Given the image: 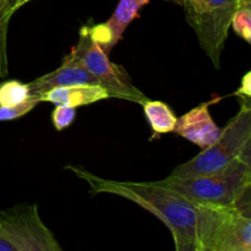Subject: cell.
<instances>
[{"label":"cell","instance_id":"obj_1","mask_svg":"<svg viewBox=\"0 0 251 251\" xmlns=\"http://www.w3.org/2000/svg\"><path fill=\"white\" fill-rule=\"evenodd\" d=\"M90 185L93 194L120 196L145 208L168 227L176 251H198V205L159 181H118L100 178L77 166H69Z\"/></svg>","mask_w":251,"mask_h":251},{"label":"cell","instance_id":"obj_2","mask_svg":"<svg viewBox=\"0 0 251 251\" xmlns=\"http://www.w3.org/2000/svg\"><path fill=\"white\" fill-rule=\"evenodd\" d=\"M162 183L196 205L235 207L251 212V156L237 159L220 172L189 178H168Z\"/></svg>","mask_w":251,"mask_h":251},{"label":"cell","instance_id":"obj_3","mask_svg":"<svg viewBox=\"0 0 251 251\" xmlns=\"http://www.w3.org/2000/svg\"><path fill=\"white\" fill-rule=\"evenodd\" d=\"M245 156H251V105L250 98H243L240 109L226 127L217 141L201 150L190 161L176 167L172 178H189L220 172Z\"/></svg>","mask_w":251,"mask_h":251},{"label":"cell","instance_id":"obj_4","mask_svg":"<svg viewBox=\"0 0 251 251\" xmlns=\"http://www.w3.org/2000/svg\"><path fill=\"white\" fill-rule=\"evenodd\" d=\"M250 213L235 206L198 205L199 248L208 251H251Z\"/></svg>","mask_w":251,"mask_h":251},{"label":"cell","instance_id":"obj_5","mask_svg":"<svg viewBox=\"0 0 251 251\" xmlns=\"http://www.w3.org/2000/svg\"><path fill=\"white\" fill-rule=\"evenodd\" d=\"M66 56L82 65L107 90L109 97L120 98L141 105L149 100L144 92L132 85L126 70L110 61L108 54L93 41L88 26L81 28L77 43Z\"/></svg>","mask_w":251,"mask_h":251},{"label":"cell","instance_id":"obj_6","mask_svg":"<svg viewBox=\"0 0 251 251\" xmlns=\"http://www.w3.org/2000/svg\"><path fill=\"white\" fill-rule=\"evenodd\" d=\"M0 233L17 251H64L42 221L37 203H19L0 211Z\"/></svg>","mask_w":251,"mask_h":251},{"label":"cell","instance_id":"obj_7","mask_svg":"<svg viewBox=\"0 0 251 251\" xmlns=\"http://www.w3.org/2000/svg\"><path fill=\"white\" fill-rule=\"evenodd\" d=\"M238 7V0H198L194 14L186 19L216 69L221 68L222 51Z\"/></svg>","mask_w":251,"mask_h":251},{"label":"cell","instance_id":"obj_8","mask_svg":"<svg viewBox=\"0 0 251 251\" xmlns=\"http://www.w3.org/2000/svg\"><path fill=\"white\" fill-rule=\"evenodd\" d=\"M221 98H215L208 102L196 105L188 113L176 119L174 132L194 145L205 150L215 144L221 135V129L212 119L210 105L218 102Z\"/></svg>","mask_w":251,"mask_h":251},{"label":"cell","instance_id":"obj_9","mask_svg":"<svg viewBox=\"0 0 251 251\" xmlns=\"http://www.w3.org/2000/svg\"><path fill=\"white\" fill-rule=\"evenodd\" d=\"M141 9L136 0H119L110 19L104 24L88 26L91 37L109 55L113 47L122 39L126 27L139 16Z\"/></svg>","mask_w":251,"mask_h":251},{"label":"cell","instance_id":"obj_10","mask_svg":"<svg viewBox=\"0 0 251 251\" xmlns=\"http://www.w3.org/2000/svg\"><path fill=\"white\" fill-rule=\"evenodd\" d=\"M75 85L100 86V82L82 65L65 55L63 63L58 69L43 76H39L38 78L28 83L29 96L39 100V97L44 92L51 90V88Z\"/></svg>","mask_w":251,"mask_h":251},{"label":"cell","instance_id":"obj_11","mask_svg":"<svg viewBox=\"0 0 251 251\" xmlns=\"http://www.w3.org/2000/svg\"><path fill=\"white\" fill-rule=\"evenodd\" d=\"M109 98L107 90L98 85H75L56 87L47 91L39 97L41 102H49L55 105L82 107L92 104L98 100Z\"/></svg>","mask_w":251,"mask_h":251},{"label":"cell","instance_id":"obj_12","mask_svg":"<svg viewBox=\"0 0 251 251\" xmlns=\"http://www.w3.org/2000/svg\"><path fill=\"white\" fill-rule=\"evenodd\" d=\"M142 108L147 122L154 134L163 135L174 131L178 118L167 103L149 100L142 104Z\"/></svg>","mask_w":251,"mask_h":251},{"label":"cell","instance_id":"obj_13","mask_svg":"<svg viewBox=\"0 0 251 251\" xmlns=\"http://www.w3.org/2000/svg\"><path fill=\"white\" fill-rule=\"evenodd\" d=\"M29 97L28 83L9 80L0 83V107L19 104Z\"/></svg>","mask_w":251,"mask_h":251},{"label":"cell","instance_id":"obj_14","mask_svg":"<svg viewBox=\"0 0 251 251\" xmlns=\"http://www.w3.org/2000/svg\"><path fill=\"white\" fill-rule=\"evenodd\" d=\"M230 27L245 42L251 43V5H243L237 9L232 19Z\"/></svg>","mask_w":251,"mask_h":251},{"label":"cell","instance_id":"obj_15","mask_svg":"<svg viewBox=\"0 0 251 251\" xmlns=\"http://www.w3.org/2000/svg\"><path fill=\"white\" fill-rule=\"evenodd\" d=\"M39 103H41V100L38 98L29 96L26 100L19 103V104L10 105V107H0V122L19 119V118L24 117L27 113L31 112L32 109H34Z\"/></svg>","mask_w":251,"mask_h":251},{"label":"cell","instance_id":"obj_16","mask_svg":"<svg viewBox=\"0 0 251 251\" xmlns=\"http://www.w3.org/2000/svg\"><path fill=\"white\" fill-rule=\"evenodd\" d=\"M7 26H9V21H6L4 17V0H0V77H6L9 74Z\"/></svg>","mask_w":251,"mask_h":251},{"label":"cell","instance_id":"obj_17","mask_svg":"<svg viewBox=\"0 0 251 251\" xmlns=\"http://www.w3.org/2000/svg\"><path fill=\"white\" fill-rule=\"evenodd\" d=\"M76 118V108L66 105H56L51 112V123L58 131L66 129L74 123Z\"/></svg>","mask_w":251,"mask_h":251},{"label":"cell","instance_id":"obj_18","mask_svg":"<svg viewBox=\"0 0 251 251\" xmlns=\"http://www.w3.org/2000/svg\"><path fill=\"white\" fill-rule=\"evenodd\" d=\"M235 96L242 98H250L251 97V73L245 74V76L242 80V85L235 91Z\"/></svg>","mask_w":251,"mask_h":251},{"label":"cell","instance_id":"obj_19","mask_svg":"<svg viewBox=\"0 0 251 251\" xmlns=\"http://www.w3.org/2000/svg\"><path fill=\"white\" fill-rule=\"evenodd\" d=\"M19 1L20 0H4V17L6 21H10L12 14L19 10Z\"/></svg>","mask_w":251,"mask_h":251},{"label":"cell","instance_id":"obj_20","mask_svg":"<svg viewBox=\"0 0 251 251\" xmlns=\"http://www.w3.org/2000/svg\"><path fill=\"white\" fill-rule=\"evenodd\" d=\"M172 1L181 5V6L185 9L186 19L194 14V11H195L196 9V4H198V0H172Z\"/></svg>","mask_w":251,"mask_h":251},{"label":"cell","instance_id":"obj_21","mask_svg":"<svg viewBox=\"0 0 251 251\" xmlns=\"http://www.w3.org/2000/svg\"><path fill=\"white\" fill-rule=\"evenodd\" d=\"M0 251H17L16 248L12 245V243L9 239H6L1 233H0Z\"/></svg>","mask_w":251,"mask_h":251},{"label":"cell","instance_id":"obj_22","mask_svg":"<svg viewBox=\"0 0 251 251\" xmlns=\"http://www.w3.org/2000/svg\"><path fill=\"white\" fill-rule=\"evenodd\" d=\"M238 4H239V6H243V5H251V0H238Z\"/></svg>","mask_w":251,"mask_h":251},{"label":"cell","instance_id":"obj_23","mask_svg":"<svg viewBox=\"0 0 251 251\" xmlns=\"http://www.w3.org/2000/svg\"><path fill=\"white\" fill-rule=\"evenodd\" d=\"M137 1V4L140 5V7H142V6H145V5H147L150 2V0H136Z\"/></svg>","mask_w":251,"mask_h":251},{"label":"cell","instance_id":"obj_24","mask_svg":"<svg viewBox=\"0 0 251 251\" xmlns=\"http://www.w3.org/2000/svg\"><path fill=\"white\" fill-rule=\"evenodd\" d=\"M28 1H31V0H20V1H19V9L21 6H24V5L26 4V2H28Z\"/></svg>","mask_w":251,"mask_h":251},{"label":"cell","instance_id":"obj_25","mask_svg":"<svg viewBox=\"0 0 251 251\" xmlns=\"http://www.w3.org/2000/svg\"><path fill=\"white\" fill-rule=\"evenodd\" d=\"M223 251H243V250H239V249H228V250H223Z\"/></svg>","mask_w":251,"mask_h":251},{"label":"cell","instance_id":"obj_26","mask_svg":"<svg viewBox=\"0 0 251 251\" xmlns=\"http://www.w3.org/2000/svg\"><path fill=\"white\" fill-rule=\"evenodd\" d=\"M198 251H208V250H206V249H202V248H199Z\"/></svg>","mask_w":251,"mask_h":251}]
</instances>
